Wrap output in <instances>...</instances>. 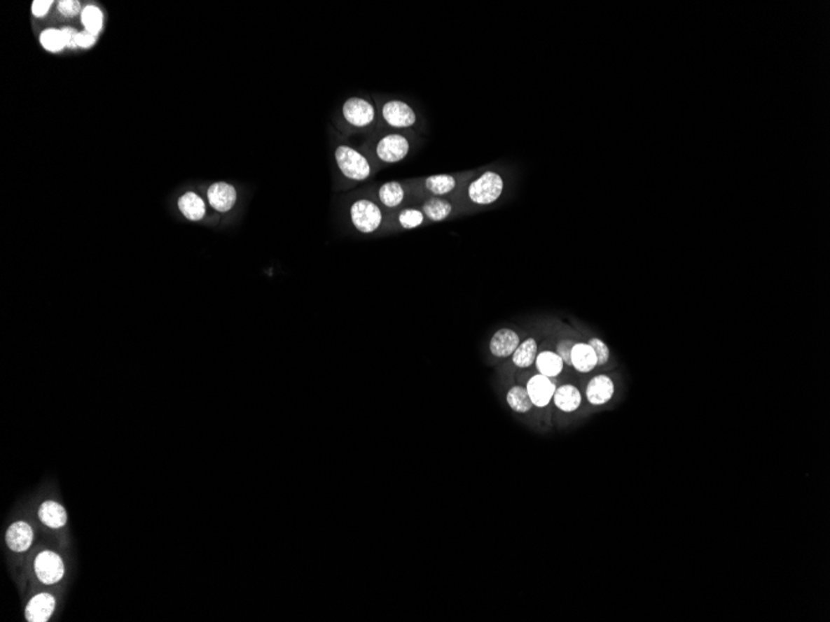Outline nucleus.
<instances>
[{
    "mask_svg": "<svg viewBox=\"0 0 830 622\" xmlns=\"http://www.w3.org/2000/svg\"><path fill=\"white\" fill-rule=\"evenodd\" d=\"M335 160L343 176L353 182L367 181L373 174V167L368 158L350 146H338L335 150Z\"/></svg>",
    "mask_w": 830,
    "mask_h": 622,
    "instance_id": "nucleus-1",
    "label": "nucleus"
},
{
    "mask_svg": "<svg viewBox=\"0 0 830 622\" xmlns=\"http://www.w3.org/2000/svg\"><path fill=\"white\" fill-rule=\"evenodd\" d=\"M505 181L500 173L486 171L469 184L468 197L475 205L485 206L496 203L504 193Z\"/></svg>",
    "mask_w": 830,
    "mask_h": 622,
    "instance_id": "nucleus-2",
    "label": "nucleus"
},
{
    "mask_svg": "<svg viewBox=\"0 0 830 622\" xmlns=\"http://www.w3.org/2000/svg\"><path fill=\"white\" fill-rule=\"evenodd\" d=\"M350 218L354 229L362 234H373L383 224L380 205L369 199H357L350 208Z\"/></svg>",
    "mask_w": 830,
    "mask_h": 622,
    "instance_id": "nucleus-3",
    "label": "nucleus"
},
{
    "mask_svg": "<svg viewBox=\"0 0 830 622\" xmlns=\"http://www.w3.org/2000/svg\"><path fill=\"white\" fill-rule=\"evenodd\" d=\"M374 152L382 163L396 164L407 158L410 152V142L401 133H389L378 139Z\"/></svg>",
    "mask_w": 830,
    "mask_h": 622,
    "instance_id": "nucleus-4",
    "label": "nucleus"
},
{
    "mask_svg": "<svg viewBox=\"0 0 830 622\" xmlns=\"http://www.w3.org/2000/svg\"><path fill=\"white\" fill-rule=\"evenodd\" d=\"M380 116L385 125L394 129H406L417 123V113L407 102L401 99H389L382 106Z\"/></svg>",
    "mask_w": 830,
    "mask_h": 622,
    "instance_id": "nucleus-5",
    "label": "nucleus"
},
{
    "mask_svg": "<svg viewBox=\"0 0 830 622\" xmlns=\"http://www.w3.org/2000/svg\"><path fill=\"white\" fill-rule=\"evenodd\" d=\"M342 115L347 123L356 128H366L375 120V107L368 99L362 97H351L342 106Z\"/></svg>",
    "mask_w": 830,
    "mask_h": 622,
    "instance_id": "nucleus-6",
    "label": "nucleus"
},
{
    "mask_svg": "<svg viewBox=\"0 0 830 622\" xmlns=\"http://www.w3.org/2000/svg\"><path fill=\"white\" fill-rule=\"evenodd\" d=\"M35 573L39 580L51 585L60 581L65 573V567L60 556L53 551H45L35 559Z\"/></svg>",
    "mask_w": 830,
    "mask_h": 622,
    "instance_id": "nucleus-7",
    "label": "nucleus"
},
{
    "mask_svg": "<svg viewBox=\"0 0 830 622\" xmlns=\"http://www.w3.org/2000/svg\"><path fill=\"white\" fill-rule=\"evenodd\" d=\"M555 389V384L551 378L542 374L534 375L526 386L531 402L537 408H546L552 402Z\"/></svg>",
    "mask_w": 830,
    "mask_h": 622,
    "instance_id": "nucleus-8",
    "label": "nucleus"
},
{
    "mask_svg": "<svg viewBox=\"0 0 830 622\" xmlns=\"http://www.w3.org/2000/svg\"><path fill=\"white\" fill-rule=\"evenodd\" d=\"M207 195L212 208L219 213L229 211L237 203V189L228 183L219 182L212 184Z\"/></svg>",
    "mask_w": 830,
    "mask_h": 622,
    "instance_id": "nucleus-9",
    "label": "nucleus"
},
{
    "mask_svg": "<svg viewBox=\"0 0 830 622\" xmlns=\"http://www.w3.org/2000/svg\"><path fill=\"white\" fill-rule=\"evenodd\" d=\"M614 381L608 375L600 374L594 376L593 379L589 381L586 395L589 404L600 407L611 400L614 395Z\"/></svg>",
    "mask_w": 830,
    "mask_h": 622,
    "instance_id": "nucleus-10",
    "label": "nucleus"
},
{
    "mask_svg": "<svg viewBox=\"0 0 830 622\" xmlns=\"http://www.w3.org/2000/svg\"><path fill=\"white\" fill-rule=\"evenodd\" d=\"M520 337L516 332L502 328L496 332L490 341V352L497 358H507L512 355L520 346Z\"/></svg>",
    "mask_w": 830,
    "mask_h": 622,
    "instance_id": "nucleus-11",
    "label": "nucleus"
},
{
    "mask_svg": "<svg viewBox=\"0 0 830 622\" xmlns=\"http://www.w3.org/2000/svg\"><path fill=\"white\" fill-rule=\"evenodd\" d=\"M55 598L53 595L46 593L36 595L29 601L25 610V617L30 622L48 621L55 610Z\"/></svg>",
    "mask_w": 830,
    "mask_h": 622,
    "instance_id": "nucleus-12",
    "label": "nucleus"
},
{
    "mask_svg": "<svg viewBox=\"0 0 830 622\" xmlns=\"http://www.w3.org/2000/svg\"><path fill=\"white\" fill-rule=\"evenodd\" d=\"M33 529L27 522L11 524L6 532V544L11 551L22 553L28 551L33 543Z\"/></svg>",
    "mask_w": 830,
    "mask_h": 622,
    "instance_id": "nucleus-13",
    "label": "nucleus"
},
{
    "mask_svg": "<svg viewBox=\"0 0 830 622\" xmlns=\"http://www.w3.org/2000/svg\"><path fill=\"white\" fill-rule=\"evenodd\" d=\"M571 365L579 373H589L598 367L597 357L588 343H576L571 354Z\"/></svg>",
    "mask_w": 830,
    "mask_h": 622,
    "instance_id": "nucleus-14",
    "label": "nucleus"
},
{
    "mask_svg": "<svg viewBox=\"0 0 830 622\" xmlns=\"http://www.w3.org/2000/svg\"><path fill=\"white\" fill-rule=\"evenodd\" d=\"M552 400L555 402V407L562 411L573 413L581 407L582 395H581V391L578 390L576 386L567 384V386H562L558 389H555Z\"/></svg>",
    "mask_w": 830,
    "mask_h": 622,
    "instance_id": "nucleus-15",
    "label": "nucleus"
},
{
    "mask_svg": "<svg viewBox=\"0 0 830 622\" xmlns=\"http://www.w3.org/2000/svg\"><path fill=\"white\" fill-rule=\"evenodd\" d=\"M40 521L50 528H61L67 522V514L65 508L60 503L54 501H46L41 504L39 509Z\"/></svg>",
    "mask_w": 830,
    "mask_h": 622,
    "instance_id": "nucleus-16",
    "label": "nucleus"
},
{
    "mask_svg": "<svg viewBox=\"0 0 830 622\" xmlns=\"http://www.w3.org/2000/svg\"><path fill=\"white\" fill-rule=\"evenodd\" d=\"M178 206L181 214L192 221H199L203 219L207 213V206L203 199L198 194L188 192L178 200Z\"/></svg>",
    "mask_w": 830,
    "mask_h": 622,
    "instance_id": "nucleus-17",
    "label": "nucleus"
},
{
    "mask_svg": "<svg viewBox=\"0 0 830 622\" xmlns=\"http://www.w3.org/2000/svg\"><path fill=\"white\" fill-rule=\"evenodd\" d=\"M536 368L539 372V374L544 375L547 378H555L561 374L565 363L563 360L560 358V355L555 352H551V351H544L537 354L536 358Z\"/></svg>",
    "mask_w": 830,
    "mask_h": 622,
    "instance_id": "nucleus-18",
    "label": "nucleus"
},
{
    "mask_svg": "<svg viewBox=\"0 0 830 622\" xmlns=\"http://www.w3.org/2000/svg\"><path fill=\"white\" fill-rule=\"evenodd\" d=\"M422 211L427 219L439 222V221L445 220L450 216L452 213V205L446 199L433 197V198L428 199L427 202H424Z\"/></svg>",
    "mask_w": 830,
    "mask_h": 622,
    "instance_id": "nucleus-19",
    "label": "nucleus"
},
{
    "mask_svg": "<svg viewBox=\"0 0 830 622\" xmlns=\"http://www.w3.org/2000/svg\"><path fill=\"white\" fill-rule=\"evenodd\" d=\"M457 178L450 176V174L428 176L424 181V188L436 198H441L444 195L450 194L457 188Z\"/></svg>",
    "mask_w": 830,
    "mask_h": 622,
    "instance_id": "nucleus-20",
    "label": "nucleus"
},
{
    "mask_svg": "<svg viewBox=\"0 0 830 622\" xmlns=\"http://www.w3.org/2000/svg\"><path fill=\"white\" fill-rule=\"evenodd\" d=\"M406 198V189L399 182L385 183L378 189V199L382 205L388 209H394L403 203Z\"/></svg>",
    "mask_w": 830,
    "mask_h": 622,
    "instance_id": "nucleus-21",
    "label": "nucleus"
},
{
    "mask_svg": "<svg viewBox=\"0 0 830 622\" xmlns=\"http://www.w3.org/2000/svg\"><path fill=\"white\" fill-rule=\"evenodd\" d=\"M537 358V341L534 338H528L521 341L515 353L512 354V362L518 368H528L536 362Z\"/></svg>",
    "mask_w": 830,
    "mask_h": 622,
    "instance_id": "nucleus-22",
    "label": "nucleus"
},
{
    "mask_svg": "<svg viewBox=\"0 0 830 622\" xmlns=\"http://www.w3.org/2000/svg\"><path fill=\"white\" fill-rule=\"evenodd\" d=\"M506 400H507L509 407L518 414L528 413L534 407L526 388H523V386L511 388L507 393Z\"/></svg>",
    "mask_w": 830,
    "mask_h": 622,
    "instance_id": "nucleus-23",
    "label": "nucleus"
},
{
    "mask_svg": "<svg viewBox=\"0 0 830 622\" xmlns=\"http://www.w3.org/2000/svg\"><path fill=\"white\" fill-rule=\"evenodd\" d=\"M83 24L88 33L97 35L102 28V13L96 6H88L81 13Z\"/></svg>",
    "mask_w": 830,
    "mask_h": 622,
    "instance_id": "nucleus-24",
    "label": "nucleus"
},
{
    "mask_svg": "<svg viewBox=\"0 0 830 622\" xmlns=\"http://www.w3.org/2000/svg\"><path fill=\"white\" fill-rule=\"evenodd\" d=\"M424 221H425V216H424L423 211L414 209V208L403 209L398 214V224L401 225V229H406V230H412V229L419 227V226L423 225Z\"/></svg>",
    "mask_w": 830,
    "mask_h": 622,
    "instance_id": "nucleus-25",
    "label": "nucleus"
},
{
    "mask_svg": "<svg viewBox=\"0 0 830 622\" xmlns=\"http://www.w3.org/2000/svg\"><path fill=\"white\" fill-rule=\"evenodd\" d=\"M40 43L45 49L49 50L51 52H57L65 48L61 30L56 29H48L43 31L40 35Z\"/></svg>",
    "mask_w": 830,
    "mask_h": 622,
    "instance_id": "nucleus-26",
    "label": "nucleus"
},
{
    "mask_svg": "<svg viewBox=\"0 0 830 622\" xmlns=\"http://www.w3.org/2000/svg\"><path fill=\"white\" fill-rule=\"evenodd\" d=\"M588 344L592 347L594 353H595L598 365H604V364L608 363L611 353H609V348L605 344L604 341H602V339H598V338H593V339H590L588 341Z\"/></svg>",
    "mask_w": 830,
    "mask_h": 622,
    "instance_id": "nucleus-27",
    "label": "nucleus"
},
{
    "mask_svg": "<svg viewBox=\"0 0 830 622\" xmlns=\"http://www.w3.org/2000/svg\"><path fill=\"white\" fill-rule=\"evenodd\" d=\"M57 9L64 17H76L81 10V6L75 0H61L57 3Z\"/></svg>",
    "mask_w": 830,
    "mask_h": 622,
    "instance_id": "nucleus-28",
    "label": "nucleus"
},
{
    "mask_svg": "<svg viewBox=\"0 0 830 622\" xmlns=\"http://www.w3.org/2000/svg\"><path fill=\"white\" fill-rule=\"evenodd\" d=\"M576 344V341L567 339V341H561L557 344L555 348V353L560 355V358L563 360V363L566 365H571V354H572V349Z\"/></svg>",
    "mask_w": 830,
    "mask_h": 622,
    "instance_id": "nucleus-29",
    "label": "nucleus"
},
{
    "mask_svg": "<svg viewBox=\"0 0 830 622\" xmlns=\"http://www.w3.org/2000/svg\"><path fill=\"white\" fill-rule=\"evenodd\" d=\"M61 34H62V39H64V44H65V46L70 48V49H75V48L78 46V45H77V36H78V33H77L76 30H74V29L71 28H65L61 30Z\"/></svg>",
    "mask_w": 830,
    "mask_h": 622,
    "instance_id": "nucleus-30",
    "label": "nucleus"
},
{
    "mask_svg": "<svg viewBox=\"0 0 830 622\" xmlns=\"http://www.w3.org/2000/svg\"><path fill=\"white\" fill-rule=\"evenodd\" d=\"M53 4L51 0H36L33 3V13L35 17H44L50 6Z\"/></svg>",
    "mask_w": 830,
    "mask_h": 622,
    "instance_id": "nucleus-31",
    "label": "nucleus"
},
{
    "mask_svg": "<svg viewBox=\"0 0 830 622\" xmlns=\"http://www.w3.org/2000/svg\"><path fill=\"white\" fill-rule=\"evenodd\" d=\"M95 41H96V35L88 33L86 30L83 33H78V36H77V45L80 48H85V49L91 48L95 44Z\"/></svg>",
    "mask_w": 830,
    "mask_h": 622,
    "instance_id": "nucleus-32",
    "label": "nucleus"
}]
</instances>
